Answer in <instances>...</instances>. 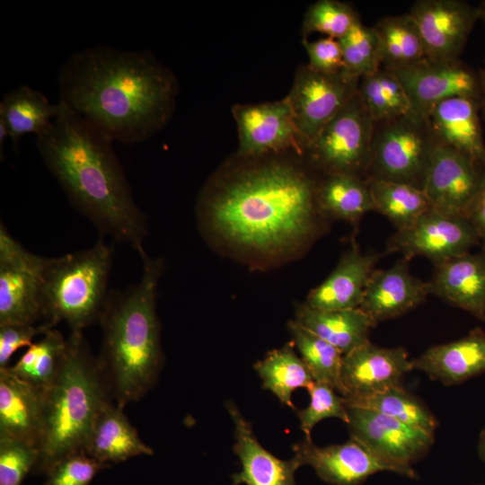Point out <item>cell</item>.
<instances>
[{
  "instance_id": "cell-1",
  "label": "cell",
  "mask_w": 485,
  "mask_h": 485,
  "mask_svg": "<svg viewBox=\"0 0 485 485\" xmlns=\"http://www.w3.org/2000/svg\"><path fill=\"white\" fill-rule=\"evenodd\" d=\"M59 100L112 141L139 144L170 119L178 84L149 50L108 46L72 54L57 75Z\"/></svg>"
},
{
  "instance_id": "cell-2",
  "label": "cell",
  "mask_w": 485,
  "mask_h": 485,
  "mask_svg": "<svg viewBox=\"0 0 485 485\" xmlns=\"http://www.w3.org/2000/svg\"><path fill=\"white\" fill-rule=\"evenodd\" d=\"M317 182L285 161H269L237 172L207 189L199 203L204 226L246 251L278 255L315 234L321 211Z\"/></svg>"
},
{
  "instance_id": "cell-3",
  "label": "cell",
  "mask_w": 485,
  "mask_h": 485,
  "mask_svg": "<svg viewBox=\"0 0 485 485\" xmlns=\"http://www.w3.org/2000/svg\"><path fill=\"white\" fill-rule=\"evenodd\" d=\"M49 128L36 137L46 167L72 205L101 232L142 257L146 216L134 200L112 140L59 100Z\"/></svg>"
},
{
  "instance_id": "cell-4",
  "label": "cell",
  "mask_w": 485,
  "mask_h": 485,
  "mask_svg": "<svg viewBox=\"0 0 485 485\" xmlns=\"http://www.w3.org/2000/svg\"><path fill=\"white\" fill-rule=\"evenodd\" d=\"M141 258L139 282L110 293L100 320L99 367L110 398L122 409L154 387L163 365L156 294L164 263L146 253Z\"/></svg>"
},
{
  "instance_id": "cell-5",
  "label": "cell",
  "mask_w": 485,
  "mask_h": 485,
  "mask_svg": "<svg viewBox=\"0 0 485 485\" xmlns=\"http://www.w3.org/2000/svg\"><path fill=\"white\" fill-rule=\"evenodd\" d=\"M42 393V429L32 472L46 474L59 460L84 451L97 414L111 399L83 332H70L58 374Z\"/></svg>"
},
{
  "instance_id": "cell-6",
  "label": "cell",
  "mask_w": 485,
  "mask_h": 485,
  "mask_svg": "<svg viewBox=\"0 0 485 485\" xmlns=\"http://www.w3.org/2000/svg\"><path fill=\"white\" fill-rule=\"evenodd\" d=\"M113 246L101 237L91 248L48 258L43 278V320L52 327L66 323L83 332L100 322L110 294Z\"/></svg>"
},
{
  "instance_id": "cell-7",
  "label": "cell",
  "mask_w": 485,
  "mask_h": 485,
  "mask_svg": "<svg viewBox=\"0 0 485 485\" xmlns=\"http://www.w3.org/2000/svg\"><path fill=\"white\" fill-rule=\"evenodd\" d=\"M436 145L427 118L410 113L376 121L366 178L423 190Z\"/></svg>"
},
{
  "instance_id": "cell-8",
  "label": "cell",
  "mask_w": 485,
  "mask_h": 485,
  "mask_svg": "<svg viewBox=\"0 0 485 485\" xmlns=\"http://www.w3.org/2000/svg\"><path fill=\"white\" fill-rule=\"evenodd\" d=\"M375 120L358 90L306 148L312 163L326 174L344 172L366 178Z\"/></svg>"
},
{
  "instance_id": "cell-9",
  "label": "cell",
  "mask_w": 485,
  "mask_h": 485,
  "mask_svg": "<svg viewBox=\"0 0 485 485\" xmlns=\"http://www.w3.org/2000/svg\"><path fill=\"white\" fill-rule=\"evenodd\" d=\"M48 260L25 249L1 223L0 325L38 324L43 319L41 292Z\"/></svg>"
},
{
  "instance_id": "cell-10",
  "label": "cell",
  "mask_w": 485,
  "mask_h": 485,
  "mask_svg": "<svg viewBox=\"0 0 485 485\" xmlns=\"http://www.w3.org/2000/svg\"><path fill=\"white\" fill-rule=\"evenodd\" d=\"M360 78L345 70L322 73L300 66L287 96L304 150L323 127L356 94Z\"/></svg>"
},
{
  "instance_id": "cell-11",
  "label": "cell",
  "mask_w": 485,
  "mask_h": 485,
  "mask_svg": "<svg viewBox=\"0 0 485 485\" xmlns=\"http://www.w3.org/2000/svg\"><path fill=\"white\" fill-rule=\"evenodd\" d=\"M346 407L350 438L398 467L402 476L417 478L411 464L429 451L434 443V434L372 410Z\"/></svg>"
},
{
  "instance_id": "cell-12",
  "label": "cell",
  "mask_w": 485,
  "mask_h": 485,
  "mask_svg": "<svg viewBox=\"0 0 485 485\" xmlns=\"http://www.w3.org/2000/svg\"><path fill=\"white\" fill-rule=\"evenodd\" d=\"M387 68V67H386ZM390 69L399 79L411 106V113L427 118L437 103L454 97L479 100L480 71L458 60L428 57Z\"/></svg>"
},
{
  "instance_id": "cell-13",
  "label": "cell",
  "mask_w": 485,
  "mask_h": 485,
  "mask_svg": "<svg viewBox=\"0 0 485 485\" xmlns=\"http://www.w3.org/2000/svg\"><path fill=\"white\" fill-rule=\"evenodd\" d=\"M471 222L430 208L410 227L396 231L386 244V252H399L409 260L425 257L434 264L467 252L480 242Z\"/></svg>"
},
{
  "instance_id": "cell-14",
  "label": "cell",
  "mask_w": 485,
  "mask_h": 485,
  "mask_svg": "<svg viewBox=\"0 0 485 485\" xmlns=\"http://www.w3.org/2000/svg\"><path fill=\"white\" fill-rule=\"evenodd\" d=\"M484 181V164L456 149L437 144L423 190L433 208L466 217Z\"/></svg>"
},
{
  "instance_id": "cell-15",
  "label": "cell",
  "mask_w": 485,
  "mask_h": 485,
  "mask_svg": "<svg viewBox=\"0 0 485 485\" xmlns=\"http://www.w3.org/2000/svg\"><path fill=\"white\" fill-rule=\"evenodd\" d=\"M232 112L239 133L238 154L255 157L269 153L304 150L287 97L259 104H236Z\"/></svg>"
},
{
  "instance_id": "cell-16",
  "label": "cell",
  "mask_w": 485,
  "mask_h": 485,
  "mask_svg": "<svg viewBox=\"0 0 485 485\" xmlns=\"http://www.w3.org/2000/svg\"><path fill=\"white\" fill-rule=\"evenodd\" d=\"M409 13L419 30L428 58L458 60L476 22L477 6L460 0H418Z\"/></svg>"
},
{
  "instance_id": "cell-17",
  "label": "cell",
  "mask_w": 485,
  "mask_h": 485,
  "mask_svg": "<svg viewBox=\"0 0 485 485\" xmlns=\"http://www.w3.org/2000/svg\"><path fill=\"white\" fill-rule=\"evenodd\" d=\"M293 450L300 467L311 466L323 481L331 485H360L369 476L384 471L402 475L398 467L351 438L323 447L304 438Z\"/></svg>"
},
{
  "instance_id": "cell-18",
  "label": "cell",
  "mask_w": 485,
  "mask_h": 485,
  "mask_svg": "<svg viewBox=\"0 0 485 485\" xmlns=\"http://www.w3.org/2000/svg\"><path fill=\"white\" fill-rule=\"evenodd\" d=\"M411 370V360L404 348H384L369 340L342 357L343 397H366L401 386L404 375Z\"/></svg>"
},
{
  "instance_id": "cell-19",
  "label": "cell",
  "mask_w": 485,
  "mask_h": 485,
  "mask_svg": "<svg viewBox=\"0 0 485 485\" xmlns=\"http://www.w3.org/2000/svg\"><path fill=\"white\" fill-rule=\"evenodd\" d=\"M429 294L428 282L412 275L402 257L389 269L373 271L359 308L377 325L416 308Z\"/></svg>"
},
{
  "instance_id": "cell-20",
  "label": "cell",
  "mask_w": 485,
  "mask_h": 485,
  "mask_svg": "<svg viewBox=\"0 0 485 485\" xmlns=\"http://www.w3.org/2000/svg\"><path fill=\"white\" fill-rule=\"evenodd\" d=\"M434 267L429 293L485 322V252H467Z\"/></svg>"
},
{
  "instance_id": "cell-21",
  "label": "cell",
  "mask_w": 485,
  "mask_h": 485,
  "mask_svg": "<svg viewBox=\"0 0 485 485\" xmlns=\"http://www.w3.org/2000/svg\"><path fill=\"white\" fill-rule=\"evenodd\" d=\"M226 409L234 426V452L242 465L241 472L233 475L232 485H296L295 473L300 467L297 461L273 455L260 444L251 424L233 401L226 402Z\"/></svg>"
},
{
  "instance_id": "cell-22",
  "label": "cell",
  "mask_w": 485,
  "mask_h": 485,
  "mask_svg": "<svg viewBox=\"0 0 485 485\" xmlns=\"http://www.w3.org/2000/svg\"><path fill=\"white\" fill-rule=\"evenodd\" d=\"M411 364L445 385L465 382L485 372V331L478 327L459 340L432 346Z\"/></svg>"
},
{
  "instance_id": "cell-23",
  "label": "cell",
  "mask_w": 485,
  "mask_h": 485,
  "mask_svg": "<svg viewBox=\"0 0 485 485\" xmlns=\"http://www.w3.org/2000/svg\"><path fill=\"white\" fill-rule=\"evenodd\" d=\"M43 393L0 368V438L25 443L38 449L42 429Z\"/></svg>"
},
{
  "instance_id": "cell-24",
  "label": "cell",
  "mask_w": 485,
  "mask_h": 485,
  "mask_svg": "<svg viewBox=\"0 0 485 485\" xmlns=\"http://www.w3.org/2000/svg\"><path fill=\"white\" fill-rule=\"evenodd\" d=\"M479 100L454 97L435 105L428 121L437 144L456 149L485 165Z\"/></svg>"
},
{
  "instance_id": "cell-25",
  "label": "cell",
  "mask_w": 485,
  "mask_h": 485,
  "mask_svg": "<svg viewBox=\"0 0 485 485\" xmlns=\"http://www.w3.org/2000/svg\"><path fill=\"white\" fill-rule=\"evenodd\" d=\"M378 259L377 254L363 253L353 243L329 277L310 292L305 304L320 310L359 308Z\"/></svg>"
},
{
  "instance_id": "cell-26",
  "label": "cell",
  "mask_w": 485,
  "mask_h": 485,
  "mask_svg": "<svg viewBox=\"0 0 485 485\" xmlns=\"http://www.w3.org/2000/svg\"><path fill=\"white\" fill-rule=\"evenodd\" d=\"M84 452L109 465L135 456L154 454L153 449L141 440L123 409L111 401L97 414Z\"/></svg>"
},
{
  "instance_id": "cell-27",
  "label": "cell",
  "mask_w": 485,
  "mask_h": 485,
  "mask_svg": "<svg viewBox=\"0 0 485 485\" xmlns=\"http://www.w3.org/2000/svg\"><path fill=\"white\" fill-rule=\"evenodd\" d=\"M295 321L343 355L369 341L370 330L376 326L360 308L320 310L306 304L296 306Z\"/></svg>"
},
{
  "instance_id": "cell-28",
  "label": "cell",
  "mask_w": 485,
  "mask_h": 485,
  "mask_svg": "<svg viewBox=\"0 0 485 485\" xmlns=\"http://www.w3.org/2000/svg\"><path fill=\"white\" fill-rule=\"evenodd\" d=\"M59 111V103H52L40 92L28 86L6 93L0 101V119L8 129L13 148L18 149L22 137L45 133Z\"/></svg>"
},
{
  "instance_id": "cell-29",
  "label": "cell",
  "mask_w": 485,
  "mask_h": 485,
  "mask_svg": "<svg viewBox=\"0 0 485 485\" xmlns=\"http://www.w3.org/2000/svg\"><path fill=\"white\" fill-rule=\"evenodd\" d=\"M316 201L322 215L350 223L375 211L367 178L351 173L326 174L317 182Z\"/></svg>"
},
{
  "instance_id": "cell-30",
  "label": "cell",
  "mask_w": 485,
  "mask_h": 485,
  "mask_svg": "<svg viewBox=\"0 0 485 485\" xmlns=\"http://www.w3.org/2000/svg\"><path fill=\"white\" fill-rule=\"evenodd\" d=\"M262 387L270 391L281 403L295 409L292 394L298 388H308L314 379L295 351L293 342L271 350L254 365Z\"/></svg>"
},
{
  "instance_id": "cell-31",
  "label": "cell",
  "mask_w": 485,
  "mask_h": 485,
  "mask_svg": "<svg viewBox=\"0 0 485 485\" xmlns=\"http://www.w3.org/2000/svg\"><path fill=\"white\" fill-rule=\"evenodd\" d=\"M367 180L375 211L386 216L396 231L411 226L420 216L432 208L422 189L395 181Z\"/></svg>"
},
{
  "instance_id": "cell-32",
  "label": "cell",
  "mask_w": 485,
  "mask_h": 485,
  "mask_svg": "<svg viewBox=\"0 0 485 485\" xmlns=\"http://www.w3.org/2000/svg\"><path fill=\"white\" fill-rule=\"evenodd\" d=\"M67 338L51 328L35 343H32L21 358L7 366L15 376L43 392L54 381L61 367Z\"/></svg>"
},
{
  "instance_id": "cell-33",
  "label": "cell",
  "mask_w": 485,
  "mask_h": 485,
  "mask_svg": "<svg viewBox=\"0 0 485 485\" xmlns=\"http://www.w3.org/2000/svg\"><path fill=\"white\" fill-rule=\"evenodd\" d=\"M374 28L381 43L383 66H401L427 57L419 30L409 13L383 17Z\"/></svg>"
},
{
  "instance_id": "cell-34",
  "label": "cell",
  "mask_w": 485,
  "mask_h": 485,
  "mask_svg": "<svg viewBox=\"0 0 485 485\" xmlns=\"http://www.w3.org/2000/svg\"><path fill=\"white\" fill-rule=\"evenodd\" d=\"M347 406L361 407L434 434L437 420L428 408L405 388L396 386L366 397H343Z\"/></svg>"
},
{
  "instance_id": "cell-35",
  "label": "cell",
  "mask_w": 485,
  "mask_h": 485,
  "mask_svg": "<svg viewBox=\"0 0 485 485\" xmlns=\"http://www.w3.org/2000/svg\"><path fill=\"white\" fill-rule=\"evenodd\" d=\"M287 328L295 348L300 353V357L310 370L314 381L326 383L345 396L340 375L343 354L295 320L290 321Z\"/></svg>"
},
{
  "instance_id": "cell-36",
  "label": "cell",
  "mask_w": 485,
  "mask_h": 485,
  "mask_svg": "<svg viewBox=\"0 0 485 485\" xmlns=\"http://www.w3.org/2000/svg\"><path fill=\"white\" fill-rule=\"evenodd\" d=\"M358 93L375 122L411 113L403 86L384 66L360 78Z\"/></svg>"
},
{
  "instance_id": "cell-37",
  "label": "cell",
  "mask_w": 485,
  "mask_h": 485,
  "mask_svg": "<svg viewBox=\"0 0 485 485\" xmlns=\"http://www.w3.org/2000/svg\"><path fill=\"white\" fill-rule=\"evenodd\" d=\"M339 41L345 71L349 75L361 78L383 66L381 43L374 26L359 21Z\"/></svg>"
},
{
  "instance_id": "cell-38",
  "label": "cell",
  "mask_w": 485,
  "mask_h": 485,
  "mask_svg": "<svg viewBox=\"0 0 485 485\" xmlns=\"http://www.w3.org/2000/svg\"><path fill=\"white\" fill-rule=\"evenodd\" d=\"M360 20L352 5L338 0H320L311 4L304 17V40L319 32L340 40Z\"/></svg>"
},
{
  "instance_id": "cell-39",
  "label": "cell",
  "mask_w": 485,
  "mask_h": 485,
  "mask_svg": "<svg viewBox=\"0 0 485 485\" xmlns=\"http://www.w3.org/2000/svg\"><path fill=\"white\" fill-rule=\"evenodd\" d=\"M307 391L310 395L309 405L297 411L300 428L305 438L311 439V431L321 420L336 418L346 424L348 417L343 396L336 394L330 384L314 381Z\"/></svg>"
},
{
  "instance_id": "cell-40",
  "label": "cell",
  "mask_w": 485,
  "mask_h": 485,
  "mask_svg": "<svg viewBox=\"0 0 485 485\" xmlns=\"http://www.w3.org/2000/svg\"><path fill=\"white\" fill-rule=\"evenodd\" d=\"M110 466L80 451L57 462L45 474L42 485H90L99 472Z\"/></svg>"
},
{
  "instance_id": "cell-41",
  "label": "cell",
  "mask_w": 485,
  "mask_h": 485,
  "mask_svg": "<svg viewBox=\"0 0 485 485\" xmlns=\"http://www.w3.org/2000/svg\"><path fill=\"white\" fill-rule=\"evenodd\" d=\"M38 449L25 443L0 438V485H21L33 470Z\"/></svg>"
},
{
  "instance_id": "cell-42",
  "label": "cell",
  "mask_w": 485,
  "mask_h": 485,
  "mask_svg": "<svg viewBox=\"0 0 485 485\" xmlns=\"http://www.w3.org/2000/svg\"><path fill=\"white\" fill-rule=\"evenodd\" d=\"M54 328L47 322L40 324H3L0 325V368H5L13 353L30 347L36 336L43 335Z\"/></svg>"
},
{
  "instance_id": "cell-43",
  "label": "cell",
  "mask_w": 485,
  "mask_h": 485,
  "mask_svg": "<svg viewBox=\"0 0 485 485\" xmlns=\"http://www.w3.org/2000/svg\"><path fill=\"white\" fill-rule=\"evenodd\" d=\"M308 54L309 66L322 73L345 70L342 49L339 40L325 37L315 41L303 40Z\"/></svg>"
},
{
  "instance_id": "cell-44",
  "label": "cell",
  "mask_w": 485,
  "mask_h": 485,
  "mask_svg": "<svg viewBox=\"0 0 485 485\" xmlns=\"http://www.w3.org/2000/svg\"><path fill=\"white\" fill-rule=\"evenodd\" d=\"M466 217L475 229L480 241L485 246V181Z\"/></svg>"
},
{
  "instance_id": "cell-45",
  "label": "cell",
  "mask_w": 485,
  "mask_h": 485,
  "mask_svg": "<svg viewBox=\"0 0 485 485\" xmlns=\"http://www.w3.org/2000/svg\"><path fill=\"white\" fill-rule=\"evenodd\" d=\"M481 75V91L479 97V103L481 109V117L485 119V74L480 70Z\"/></svg>"
},
{
  "instance_id": "cell-46",
  "label": "cell",
  "mask_w": 485,
  "mask_h": 485,
  "mask_svg": "<svg viewBox=\"0 0 485 485\" xmlns=\"http://www.w3.org/2000/svg\"><path fill=\"white\" fill-rule=\"evenodd\" d=\"M7 137H9L8 129L4 122L0 119V154L2 158L4 155L3 149L4 148V142Z\"/></svg>"
},
{
  "instance_id": "cell-47",
  "label": "cell",
  "mask_w": 485,
  "mask_h": 485,
  "mask_svg": "<svg viewBox=\"0 0 485 485\" xmlns=\"http://www.w3.org/2000/svg\"><path fill=\"white\" fill-rule=\"evenodd\" d=\"M478 453L481 460L485 464V426L481 431L479 443H478Z\"/></svg>"
},
{
  "instance_id": "cell-48",
  "label": "cell",
  "mask_w": 485,
  "mask_h": 485,
  "mask_svg": "<svg viewBox=\"0 0 485 485\" xmlns=\"http://www.w3.org/2000/svg\"><path fill=\"white\" fill-rule=\"evenodd\" d=\"M479 20H481L485 22V0L480 2L477 5Z\"/></svg>"
},
{
  "instance_id": "cell-49",
  "label": "cell",
  "mask_w": 485,
  "mask_h": 485,
  "mask_svg": "<svg viewBox=\"0 0 485 485\" xmlns=\"http://www.w3.org/2000/svg\"><path fill=\"white\" fill-rule=\"evenodd\" d=\"M481 71L483 74H485V66H484V68H482Z\"/></svg>"
},
{
  "instance_id": "cell-50",
  "label": "cell",
  "mask_w": 485,
  "mask_h": 485,
  "mask_svg": "<svg viewBox=\"0 0 485 485\" xmlns=\"http://www.w3.org/2000/svg\"><path fill=\"white\" fill-rule=\"evenodd\" d=\"M483 251L485 252V246H483Z\"/></svg>"
}]
</instances>
